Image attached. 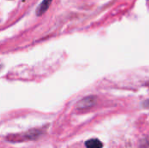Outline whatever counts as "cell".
<instances>
[{"label": "cell", "instance_id": "cell-1", "mask_svg": "<svg viewBox=\"0 0 149 148\" xmlns=\"http://www.w3.org/2000/svg\"><path fill=\"white\" fill-rule=\"evenodd\" d=\"M96 102H97V98L95 96H87L77 103L76 108L78 110H87L93 107V106H95Z\"/></svg>", "mask_w": 149, "mask_h": 148}, {"label": "cell", "instance_id": "cell-2", "mask_svg": "<svg viewBox=\"0 0 149 148\" xmlns=\"http://www.w3.org/2000/svg\"><path fill=\"white\" fill-rule=\"evenodd\" d=\"M52 2V0H43L42 3H41L38 5V7L37 8V10H36L37 16H41V15H43V14L48 10V8L50 7Z\"/></svg>", "mask_w": 149, "mask_h": 148}, {"label": "cell", "instance_id": "cell-3", "mask_svg": "<svg viewBox=\"0 0 149 148\" xmlns=\"http://www.w3.org/2000/svg\"><path fill=\"white\" fill-rule=\"evenodd\" d=\"M86 147V148H102L103 147V144L100 140H99L98 139H91L87 141H86L85 143Z\"/></svg>", "mask_w": 149, "mask_h": 148}, {"label": "cell", "instance_id": "cell-4", "mask_svg": "<svg viewBox=\"0 0 149 148\" xmlns=\"http://www.w3.org/2000/svg\"><path fill=\"white\" fill-rule=\"evenodd\" d=\"M143 106H144V107H146V108H149V100H147V101H145V102H144Z\"/></svg>", "mask_w": 149, "mask_h": 148}]
</instances>
